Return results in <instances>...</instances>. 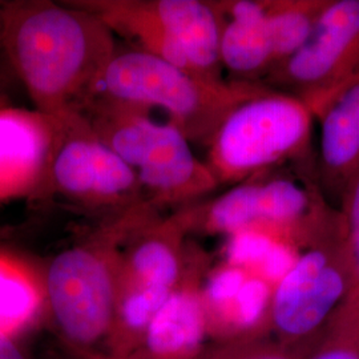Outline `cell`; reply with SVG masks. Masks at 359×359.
<instances>
[{
  "label": "cell",
  "mask_w": 359,
  "mask_h": 359,
  "mask_svg": "<svg viewBox=\"0 0 359 359\" xmlns=\"http://www.w3.org/2000/svg\"><path fill=\"white\" fill-rule=\"evenodd\" d=\"M305 359H359V302L345 298Z\"/></svg>",
  "instance_id": "cell-18"
},
{
  "label": "cell",
  "mask_w": 359,
  "mask_h": 359,
  "mask_svg": "<svg viewBox=\"0 0 359 359\" xmlns=\"http://www.w3.org/2000/svg\"><path fill=\"white\" fill-rule=\"evenodd\" d=\"M95 133L136 173L154 201L184 203L217 188L212 170L189 140L170 123L154 121L142 109L92 102L81 111Z\"/></svg>",
  "instance_id": "cell-4"
},
{
  "label": "cell",
  "mask_w": 359,
  "mask_h": 359,
  "mask_svg": "<svg viewBox=\"0 0 359 359\" xmlns=\"http://www.w3.org/2000/svg\"><path fill=\"white\" fill-rule=\"evenodd\" d=\"M262 87L256 83L205 80L142 50L116 51L87 104L163 109L169 123L189 142L209 145L226 116Z\"/></svg>",
  "instance_id": "cell-3"
},
{
  "label": "cell",
  "mask_w": 359,
  "mask_h": 359,
  "mask_svg": "<svg viewBox=\"0 0 359 359\" xmlns=\"http://www.w3.org/2000/svg\"><path fill=\"white\" fill-rule=\"evenodd\" d=\"M198 261L123 359H201L209 347Z\"/></svg>",
  "instance_id": "cell-12"
},
{
  "label": "cell",
  "mask_w": 359,
  "mask_h": 359,
  "mask_svg": "<svg viewBox=\"0 0 359 359\" xmlns=\"http://www.w3.org/2000/svg\"><path fill=\"white\" fill-rule=\"evenodd\" d=\"M311 127L306 104L262 87L218 127L208 145L206 165L218 184L240 182L304 154Z\"/></svg>",
  "instance_id": "cell-7"
},
{
  "label": "cell",
  "mask_w": 359,
  "mask_h": 359,
  "mask_svg": "<svg viewBox=\"0 0 359 359\" xmlns=\"http://www.w3.org/2000/svg\"><path fill=\"white\" fill-rule=\"evenodd\" d=\"M56 121L38 111L0 108V201L48 187Z\"/></svg>",
  "instance_id": "cell-11"
},
{
  "label": "cell",
  "mask_w": 359,
  "mask_h": 359,
  "mask_svg": "<svg viewBox=\"0 0 359 359\" xmlns=\"http://www.w3.org/2000/svg\"><path fill=\"white\" fill-rule=\"evenodd\" d=\"M327 3L329 0H266L274 52L273 72L308 40Z\"/></svg>",
  "instance_id": "cell-17"
},
{
  "label": "cell",
  "mask_w": 359,
  "mask_h": 359,
  "mask_svg": "<svg viewBox=\"0 0 359 359\" xmlns=\"http://www.w3.org/2000/svg\"><path fill=\"white\" fill-rule=\"evenodd\" d=\"M1 46L36 111L51 118L80 112L116 53L112 31L72 3H3Z\"/></svg>",
  "instance_id": "cell-1"
},
{
  "label": "cell",
  "mask_w": 359,
  "mask_h": 359,
  "mask_svg": "<svg viewBox=\"0 0 359 359\" xmlns=\"http://www.w3.org/2000/svg\"><path fill=\"white\" fill-rule=\"evenodd\" d=\"M216 6L221 18V65L245 83L265 80L274 69L266 0L218 1Z\"/></svg>",
  "instance_id": "cell-14"
},
{
  "label": "cell",
  "mask_w": 359,
  "mask_h": 359,
  "mask_svg": "<svg viewBox=\"0 0 359 359\" xmlns=\"http://www.w3.org/2000/svg\"><path fill=\"white\" fill-rule=\"evenodd\" d=\"M182 55L189 72L210 81L221 77V18L216 1L147 0Z\"/></svg>",
  "instance_id": "cell-15"
},
{
  "label": "cell",
  "mask_w": 359,
  "mask_h": 359,
  "mask_svg": "<svg viewBox=\"0 0 359 359\" xmlns=\"http://www.w3.org/2000/svg\"><path fill=\"white\" fill-rule=\"evenodd\" d=\"M309 347L287 346L269 334L212 342L201 359H305Z\"/></svg>",
  "instance_id": "cell-19"
},
{
  "label": "cell",
  "mask_w": 359,
  "mask_h": 359,
  "mask_svg": "<svg viewBox=\"0 0 359 359\" xmlns=\"http://www.w3.org/2000/svg\"><path fill=\"white\" fill-rule=\"evenodd\" d=\"M187 229L179 215L142 221L124 238L117 271V302L107 359H123L137 344L156 313L187 276Z\"/></svg>",
  "instance_id": "cell-6"
},
{
  "label": "cell",
  "mask_w": 359,
  "mask_h": 359,
  "mask_svg": "<svg viewBox=\"0 0 359 359\" xmlns=\"http://www.w3.org/2000/svg\"><path fill=\"white\" fill-rule=\"evenodd\" d=\"M320 120V168L326 188L344 192L359 170V74L311 105Z\"/></svg>",
  "instance_id": "cell-13"
},
{
  "label": "cell",
  "mask_w": 359,
  "mask_h": 359,
  "mask_svg": "<svg viewBox=\"0 0 359 359\" xmlns=\"http://www.w3.org/2000/svg\"><path fill=\"white\" fill-rule=\"evenodd\" d=\"M329 215L304 184L274 177L241 184L216 200L180 212L179 217L187 231L231 237L255 233L305 245Z\"/></svg>",
  "instance_id": "cell-8"
},
{
  "label": "cell",
  "mask_w": 359,
  "mask_h": 359,
  "mask_svg": "<svg viewBox=\"0 0 359 359\" xmlns=\"http://www.w3.org/2000/svg\"><path fill=\"white\" fill-rule=\"evenodd\" d=\"M142 215L133 209L112 226L52 258L43 273L47 318L57 346L80 359H107L115 325L120 248Z\"/></svg>",
  "instance_id": "cell-2"
},
{
  "label": "cell",
  "mask_w": 359,
  "mask_h": 359,
  "mask_svg": "<svg viewBox=\"0 0 359 359\" xmlns=\"http://www.w3.org/2000/svg\"><path fill=\"white\" fill-rule=\"evenodd\" d=\"M0 359H28L16 339L0 334Z\"/></svg>",
  "instance_id": "cell-21"
},
{
  "label": "cell",
  "mask_w": 359,
  "mask_h": 359,
  "mask_svg": "<svg viewBox=\"0 0 359 359\" xmlns=\"http://www.w3.org/2000/svg\"><path fill=\"white\" fill-rule=\"evenodd\" d=\"M359 74V0H329L308 40L264 87L311 105Z\"/></svg>",
  "instance_id": "cell-10"
},
{
  "label": "cell",
  "mask_w": 359,
  "mask_h": 359,
  "mask_svg": "<svg viewBox=\"0 0 359 359\" xmlns=\"http://www.w3.org/2000/svg\"><path fill=\"white\" fill-rule=\"evenodd\" d=\"M47 318L43 273L0 249V334L18 339Z\"/></svg>",
  "instance_id": "cell-16"
},
{
  "label": "cell",
  "mask_w": 359,
  "mask_h": 359,
  "mask_svg": "<svg viewBox=\"0 0 359 359\" xmlns=\"http://www.w3.org/2000/svg\"><path fill=\"white\" fill-rule=\"evenodd\" d=\"M55 121L48 187L86 205L136 204L142 191L136 173L95 133L86 116L74 112Z\"/></svg>",
  "instance_id": "cell-9"
},
{
  "label": "cell",
  "mask_w": 359,
  "mask_h": 359,
  "mask_svg": "<svg viewBox=\"0 0 359 359\" xmlns=\"http://www.w3.org/2000/svg\"><path fill=\"white\" fill-rule=\"evenodd\" d=\"M273 289L262 329L280 344L310 347L350 289V258L341 213H330Z\"/></svg>",
  "instance_id": "cell-5"
},
{
  "label": "cell",
  "mask_w": 359,
  "mask_h": 359,
  "mask_svg": "<svg viewBox=\"0 0 359 359\" xmlns=\"http://www.w3.org/2000/svg\"><path fill=\"white\" fill-rule=\"evenodd\" d=\"M46 359H80L75 357V355H72V354H69V353H67L65 350H63L62 347L57 346L53 351H51L50 354H48V357Z\"/></svg>",
  "instance_id": "cell-22"
},
{
  "label": "cell",
  "mask_w": 359,
  "mask_h": 359,
  "mask_svg": "<svg viewBox=\"0 0 359 359\" xmlns=\"http://www.w3.org/2000/svg\"><path fill=\"white\" fill-rule=\"evenodd\" d=\"M1 31H3V3H0V44H1Z\"/></svg>",
  "instance_id": "cell-23"
},
{
  "label": "cell",
  "mask_w": 359,
  "mask_h": 359,
  "mask_svg": "<svg viewBox=\"0 0 359 359\" xmlns=\"http://www.w3.org/2000/svg\"><path fill=\"white\" fill-rule=\"evenodd\" d=\"M339 203L350 258V289L346 298L359 302V170L347 182Z\"/></svg>",
  "instance_id": "cell-20"
}]
</instances>
